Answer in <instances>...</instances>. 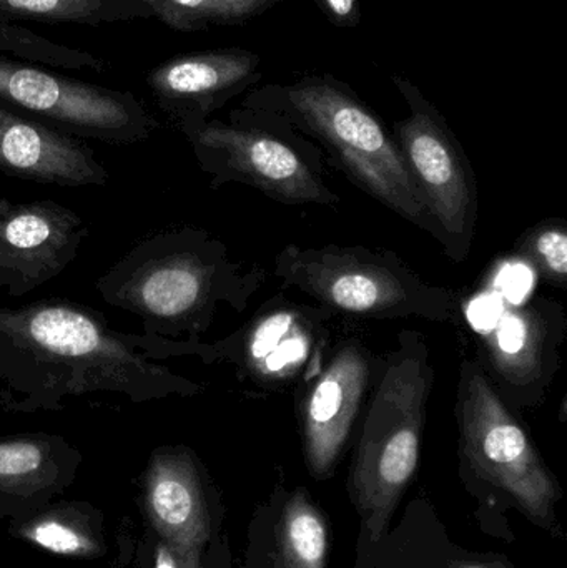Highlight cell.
Wrapping results in <instances>:
<instances>
[{"label":"cell","mask_w":567,"mask_h":568,"mask_svg":"<svg viewBox=\"0 0 567 568\" xmlns=\"http://www.w3.org/2000/svg\"><path fill=\"white\" fill-rule=\"evenodd\" d=\"M210 344L113 329L100 311L65 300L0 307V410L40 413L73 403L120 407L203 393L163 361Z\"/></svg>","instance_id":"obj_1"},{"label":"cell","mask_w":567,"mask_h":568,"mask_svg":"<svg viewBox=\"0 0 567 568\" xmlns=\"http://www.w3.org/2000/svg\"><path fill=\"white\" fill-rule=\"evenodd\" d=\"M205 230H160L136 242L95 283L103 303L135 314L146 336L199 341L220 306L242 311L255 291Z\"/></svg>","instance_id":"obj_2"},{"label":"cell","mask_w":567,"mask_h":568,"mask_svg":"<svg viewBox=\"0 0 567 568\" xmlns=\"http://www.w3.org/2000/svg\"><path fill=\"white\" fill-rule=\"evenodd\" d=\"M433 381L425 339L416 331H403L379 376L350 470L353 504L372 544L385 536L418 469Z\"/></svg>","instance_id":"obj_3"},{"label":"cell","mask_w":567,"mask_h":568,"mask_svg":"<svg viewBox=\"0 0 567 568\" xmlns=\"http://www.w3.org/2000/svg\"><path fill=\"white\" fill-rule=\"evenodd\" d=\"M318 139L369 195L438 239L422 193L398 143L345 85L332 79H305L265 90L250 100Z\"/></svg>","instance_id":"obj_4"},{"label":"cell","mask_w":567,"mask_h":568,"mask_svg":"<svg viewBox=\"0 0 567 568\" xmlns=\"http://www.w3.org/2000/svg\"><path fill=\"white\" fill-rule=\"evenodd\" d=\"M275 276L322 304L323 310L375 320L422 317L448 323L458 311L453 291L419 278L395 253L365 246L288 245L275 260Z\"/></svg>","instance_id":"obj_5"},{"label":"cell","mask_w":567,"mask_h":568,"mask_svg":"<svg viewBox=\"0 0 567 568\" xmlns=\"http://www.w3.org/2000/svg\"><path fill=\"white\" fill-rule=\"evenodd\" d=\"M456 414L463 457L476 476L512 497L533 523L559 530L561 487L478 361L466 359L459 371Z\"/></svg>","instance_id":"obj_6"},{"label":"cell","mask_w":567,"mask_h":568,"mask_svg":"<svg viewBox=\"0 0 567 568\" xmlns=\"http://www.w3.org/2000/svg\"><path fill=\"white\" fill-rule=\"evenodd\" d=\"M0 106L79 139L136 145L159 122L135 93L107 89L0 55Z\"/></svg>","instance_id":"obj_7"},{"label":"cell","mask_w":567,"mask_h":568,"mask_svg":"<svg viewBox=\"0 0 567 568\" xmlns=\"http://www.w3.org/2000/svg\"><path fill=\"white\" fill-rule=\"evenodd\" d=\"M409 105L398 123L399 150L438 230L446 255L465 262L478 219L475 173L438 110L408 80L395 77Z\"/></svg>","instance_id":"obj_8"},{"label":"cell","mask_w":567,"mask_h":568,"mask_svg":"<svg viewBox=\"0 0 567 568\" xmlns=\"http://www.w3.org/2000/svg\"><path fill=\"white\" fill-rule=\"evenodd\" d=\"M476 297L488 313L469 306L468 320L485 347L503 400L539 394L558 369L565 339L563 307L546 296L512 297L495 278Z\"/></svg>","instance_id":"obj_9"},{"label":"cell","mask_w":567,"mask_h":568,"mask_svg":"<svg viewBox=\"0 0 567 568\" xmlns=\"http://www.w3.org/2000/svg\"><path fill=\"white\" fill-rule=\"evenodd\" d=\"M182 133L200 169L212 176L213 189L226 182H243L292 205L335 206L340 202L302 155L272 133L219 120L186 126Z\"/></svg>","instance_id":"obj_10"},{"label":"cell","mask_w":567,"mask_h":568,"mask_svg":"<svg viewBox=\"0 0 567 568\" xmlns=\"http://www.w3.org/2000/svg\"><path fill=\"white\" fill-rule=\"evenodd\" d=\"M89 226L53 200L0 199V290L22 297L62 275L79 256Z\"/></svg>","instance_id":"obj_11"},{"label":"cell","mask_w":567,"mask_h":568,"mask_svg":"<svg viewBox=\"0 0 567 568\" xmlns=\"http://www.w3.org/2000/svg\"><path fill=\"white\" fill-rule=\"evenodd\" d=\"M332 311L272 303L240 333L212 344L213 363L230 361L252 381L282 386L318 361L330 339Z\"/></svg>","instance_id":"obj_12"},{"label":"cell","mask_w":567,"mask_h":568,"mask_svg":"<svg viewBox=\"0 0 567 568\" xmlns=\"http://www.w3.org/2000/svg\"><path fill=\"white\" fill-rule=\"evenodd\" d=\"M368 351L348 343L320 371L302 404L306 466L315 479H326L348 443L360 406L372 381Z\"/></svg>","instance_id":"obj_13"},{"label":"cell","mask_w":567,"mask_h":568,"mask_svg":"<svg viewBox=\"0 0 567 568\" xmlns=\"http://www.w3.org/2000/svg\"><path fill=\"white\" fill-rule=\"evenodd\" d=\"M259 67L260 57L250 50H206L160 63L146 77V85L182 132L209 120L210 113L255 82Z\"/></svg>","instance_id":"obj_14"},{"label":"cell","mask_w":567,"mask_h":568,"mask_svg":"<svg viewBox=\"0 0 567 568\" xmlns=\"http://www.w3.org/2000/svg\"><path fill=\"white\" fill-rule=\"evenodd\" d=\"M0 172L40 185L105 186L109 170L85 140L0 106Z\"/></svg>","instance_id":"obj_15"},{"label":"cell","mask_w":567,"mask_h":568,"mask_svg":"<svg viewBox=\"0 0 567 568\" xmlns=\"http://www.w3.org/2000/svg\"><path fill=\"white\" fill-rule=\"evenodd\" d=\"M149 503L156 523L193 556L205 542L206 517L195 463L185 447L156 450L149 474Z\"/></svg>","instance_id":"obj_16"},{"label":"cell","mask_w":567,"mask_h":568,"mask_svg":"<svg viewBox=\"0 0 567 568\" xmlns=\"http://www.w3.org/2000/svg\"><path fill=\"white\" fill-rule=\"evenodd\" d=\"M328 526L305 489L292 494L276 527L279 568H326Z\"/></svg>","instance_id":"obj_17"},{"label":"cell","mask_w":567,"mask_h":568,"mask_svg":"<svg viewBox=\"0 0 567 568\" xmlns=\"http://www.w3.org/2000/svg\"><path fill=\"white\" fill-rule=\"evenodd\" d=\"M0 17L100 27L153 16L140 0H0Z\"/></svg>","instance_id":"obj_18"},{"label":"cell","mask_w":567,"mask_h":568,"mask_svg":"<svg viewBox=\"0 0 567 568\" xmlns=\"http://www.w3.org/2000/svg\"><path fill=\"white\" fill-rule=\"evenodd\" d=\"M0 53H9L22 62L36 65L57 67V69L89 70L103 72L109 67L105 60L87 50L73 49L53 42L32 30L0 20Z\"/></svg>","instance_id":"obj_19"},{"label":"cell","mask_w":567,"mask_h":568,"mask_svg":"<svg viewBox=\"0 0 567 568\" xmlns=\"http://www.w3.org/2000/svg\"><path fill=\"white\" fill-rule=\"evenodd\" d=\"M65 447L45 434L0 439V484L29 483L59 469Z\"/></svg>","instance_id":"obj_20"},{"label":"cell","mask_w":567,"mask_h":568,"mask_svg":"<svg viewBox=\"0 0 567 568\" xmlns=\"http://www.w3.org/2000/svg\"><path fill=\"white\" fill-rule=\"evenodd\" d=\"M519 255L546 282L565 286L567 280V233L565 226L546 225L525 236Z\"/></svg>","instance_id":"obj_21"},{"label":"cell","mask_w":567,"mask_h":568,"mask_svg":"<svg viewBox=\"0 0 567 568\" xmlns=\"http://www.w3.org/2000/svg\"><path fill=\"white\" fill-rule=\"evenodd\" d=\"M153 17L180 32L209 29L213 23H229L219 0H140Z\"/></svg>","instance_id":"obj_22"},{"label":"cell","mask_w":567,"mask_h":568,"mask_svg":"<svg viewBox=\"0 0 567 568\" xmlns=\"http://www.w3.org/2000/svg\"><path fill=\"white\" fill-rule=\"evenodd\" d=\"M27 537L37 546L57 556H82L92 549V544L75 527L57 519L40 520L30 527Z\"/></svg>","instance_id":"obj_23"},{"label":"cell","mask_w":567,"mask_h":568,"mask_svg":"<svg viewBox=\"0 0 567 568\" xmlns=\"http://www.w3.org/2000/svg\"><path fill=\"white\" fill-rule=\"evenodd\" d=\"M326 16L338 27H356L360 22L358 0H316Z\"/></svg>","instance_id":"obj_24"},{"label":"cell","mask_w":567,"mask_h":568,"mask_svg":"<svg viewBox=\"0 0 567 568\" xmlns=\"http://www.w3.org/2000/svg\"><path fill=\"white\" fill-rule=\"evenodd\" d=\"M219 2L225 9L229 22H239L262 12L275 0H219Z\"/></svg>","instance_id":"obj_25"},{"label":"cell","mask_w":567,"mask_h":568,"mask_svg":"<svg viewBox=\"0 0 567 568\" xmlns=\"http://www.w3.org/2000/svg\"><path fill=\"white\" fill-rule=\"evenodd\" d=\"M448 568H512L505 560H468V562L453 564Z\"/></svg>","instance_id":"obj_26"},{"label":"cell","mask_w":567,"mask_h":568,"mask_svg":"<svg viewBox=\"0 0 567 568\" xmlns=\"http://www.w3.org/2000/svg\"><path fill=\"white\" fill-rule=\"evenodd\" d=\"M155 568H179L172 552L166 547H160L159 552H156Z\"/></svg>","instance_id":"obj_27"}]
</instances>
